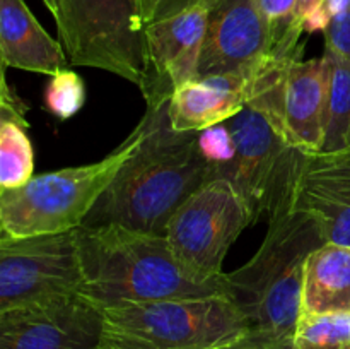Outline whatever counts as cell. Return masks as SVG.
<instances>
[{"instance_id":"cell-1","label":"cell","mask_w":350,"mask_h":349,"mask_svg":"<svg viewBox=\"0 0 350 349\" xmlns=\"http://www.w3.org/2000/svg\"><path fill=\"white\" fill-rule=\"evenodd\" d=\"M167 106L170 101L146 109L142 140L82 226L122 224L164 235L174 212L214 180L198 142L200 132L174 130Z\"/></svg>"},{"instance_id":"cell-2","label":"cell","mask_w":350,"mask_h":349,"mask_svg":"<svg viewBox=\"0 0 350 349\" xmlns=\"http://www.w3.org/2000/svg\"><path fill=\"white\" fill-rule=\"evenodd\" d=\"M79 246L84 270L81 294L101 308L173 298L228 296L226 274L217 279L195 276L159 233L122 224L82 226Z\"/></svg>"},{"instance_id":"cell-3","label":"cell","mask_w":350,"mask_h":349,"mask_svg":"<svg viewBox=\"0 0 350 349\" xmlns=\"http://www.w3.org/2000/svg\"><path fill=\"white\" fill-rule=\"evenodd\" d=\"M267 221L269 229L258 252L238 270L226 272V287L250 331L293 344L303 310L306 260L327 238L320 224L296 207L294 197L282 202Z\"/></svg>"},{"instance_id":"cell-4","label":"cell","mask_w":350,"mask_h":349,"mask_svg":"<svg viewBox=\"0 0 350 349\" xmlns=\"http://www.w3.org/2000/svg\"><path fill=\"white\" fill-rule=\"evenodd\" d=\"M294 60L275 58L258 94L228 120L236 153L224 178L243 195L253 222L269 218L296 192L303 151L291 140L282 105L287 68Z\"/></svg>"},{"instance_id":"cell-5","label":"cell","mask_w":350,"mask_h":349,"mask_svg":"<svg viewBox=\"0 0 350 349\" xmlns=\"http://www.w3.org/2000/svg\"><path fill=\"white\" fill-rule=\"evenodd\" d=\"M142 135L140 122L101 161L36 174L23 187L0 190V235L27 238L81 228Z\"/></svg>"},{"instance_id":"cell-6","label":"cell","mask_w":350,"mask_h":349,"mask_svg":"<svg viewBox=\"0 0 350 349\" xmlns=\"http://www.w3.org/2000/svg\"><path fill=\"white\" fill-rule=\"evenodd\" d=\"M101 349H217L250 332L228 296L103 307Z\"/></svg>"},{"instance_id":"cell-7","label":"cell","mask_w":350,"mask_h":349,"mask_svg":"<svg viewBox=\"0 0 350 349\" xmlns=\"http://www.w3.org/2000/svg\"><path fill=\"white\" fill-rule=\"evenodd\" d=\"M60 43L70 65L101 68L142 91L147 84L146 26L139 0H57Z\"/></svg>"},{"instance_id":"cell-8","label":"cell","mask_w":350,"mask_h":349,"mask_svg":"<svg viewBox=\"0 0 350 349\" xmlns=\"http://www.w3.org/2000/svg\"><path fill=\"white\" fill-rule=\"evenodd\" d=\"M253 214L238 188L226 178H214L198 188L173 214L164 236L176 259L195 276L217 279L232 243Z\"/></svg>"},{"instance_id":"cell-9","label":"cell","mask_w":350,"mask_h":349,"mask_svg":"<svg viewBox=\"0 0 350 349\" xmlns=\"http://www.w3.org/2000/svg\"><path fill=\"white\" fill-rule=\"evenodd\" d=\"M82 284L79 229L27 238L0 235V311L81 293Z\"/></svg>"},{"instance_id":"cell-10","label":"cell","mask_w":350,"mask_h":349,"mask_svg":"<svg viewBox=\"0 0 350 349\" xmlns=\"http://www.w3.org/2000/svg\"><path fill=\"white\" fill-rule=\"evenodd\" d=\"M103 310L64 294L0 311V349H101Z\"/></svg>"},{"instance_id":"cell-11","label":"cell","mask_w":350,"mask_h":349,"mask_svg":"<svg viewBox=\"0 0 350 349\" xmlns=\"http://www.w3.org/2000/svg\"><path fill=\"white\" fill-rule=\"evenodd\" d=\"M207 19L202 2L146 27L147 84L140 92L147 108L167 103L181 84L200 75Z\"/></svg>"},{"instance_id":"cell-12","label":"cell","mask_w":350,"mask_h":349,"mask_svg":"<svg viewBox=\"0 0 350 349\" xmlns=\"http://www.w3.org/2000/svg\"><path fill=\"white\" fill-rule=\"evenodd\" d=\"M273 60L269 55L243 70L198 75L181 84L167 106L171 127L178 132H200L231 120L258 94Z\"/></svg>"},{"instance_id":"cell-13","label":"cell","mask_w":350,"mask_h":349,"mask_svg":"<svg viewBox=\"0 0 350 349\" xmlns=\"http://www.w3.org/2000/svg\"><path fill=\"white\" fill-rule=\"evenodd\" d=\"M208 10L200 75L248 68L269 57V34L256 0H204Z\"/></svg>"},{"instance_id":"cell-14","label":"cell","mask_w":350,"mask_h":349,"mask_svg":"<svg viewBox=\"0 0 350 349\" xmlns=\"http://www.w3.org/2000/svg\"><path fill=\"white\" fill-rule=\"evenodd\" d=\"M294 204L320 224L327 242L350 245V151L301 153Z\"/></svg>"},{"instance_id":"cell-15","label":"cell","mask_w":350,"mask_h":349,"mask_svg":"<svg viewBox=\"0 0 350 349\" xmlns=\"http://www.w3.org/2000/svg\"><path fill=\"white\" fill-rule=\"evenodd\" d=\"M332 88V58L291 62L284 82V120L291 140L299 151L320 153L323 147Z\"/></svg>"},{"instance_id":"cell-16","label":"cell","mask_w":350,"mask_h":349,"mask_svg":"<svg viewBox=\"0 0 350 349\" xmlns=\"http://www.w3.org/2000/svg\"><path fill=\"white\" fill-rule=\"evenodd\" d=\"M0 62L3 68L50 77L70 65L64 44L46 33L24 0H0Z\"/></svg>"},{"instance_id":"cell-17","label":"cell","mask_w":350,"mask_h":349,"mask_svg":"<svg viewBox=\"0 0 350 349\" xmlns=\"http://www.w3.org/2000/svg\"><path fill=\"white\" fill-rule=\"evenodd\" d=\"M303 311L350 313V245L327 242L308 257Z\"/></svg>"},{"instance_id":"cell-18","label":"cell","mask_w":350,"mask_h":349,"mask_svg":"<svg viewBox=\"0 0 350 349\" xmlns=\"http://www.w3.org/2000/svg\"><path fill=\"white\" fill-rule=\"evenodd\" d=\"M27 129L26 122L0 118V190L19 188L34 177V151Z\"/></svg>"},{"instance_id":"cell-19","label":"cell","mask_w":350,"mask_h":349,"mask_svg":"<svg viewBox=\"0 0 350 349\" xmlns=\"http://www.w3.org/2000/svg\"><path fill=\"white\" fill-rule=\"evenodd\" d=\"M269 34V55L277 60L303 57L304 29L297 21V0H256Z\"/></svg>"},{"instance_id":"cell-20","label":"cell","mask_w":350,"mask_h":349,"mask_svg":"<svg viewBox=\"0 0 350 349\" xmlns=\"http://www.w3.org/2000/svg\"><path fill=\"white\" fill-rule=\"evenodd\" d=\"M328 55L332 58V88L327 129L320 153L335 154L350 151V62Z\"/></svg>"},{"instance_id":"cell-21","label":"cell","mask_w":350,"mask_h":349,"mask_svg":"<svg viewBox=\"0 0 350 349\" xmlns=\"http://www.w3.org/2000/svg\"><path fill=\"white\" fill-rule=\"evenodd\" d=\"M293 349H350V313H310L301 310Z\"/></svg>"},{"instance_id":"cell-22","label":"cell","mask_w":350,"mask_h":349,"mask_svg":"<svg viewBox=\"0 0 350 349\" xmlns=\"http://www.w3.org/2000/svg\"><path fill=\"white\" fill-rule=\"evenodd\" d=\"M44 108L58 120H68L84 106L85 86L77 72L65 68L51 75L44 88Z\"/></svg>"},{"instance_id":"cell-23","label":"cell","mask_w":350,"mask_h":349,"mask_svg":"<svg viewBox=\"0 0 350 349\" xmlns=\"http://www.w3.org/2000/svg\"><path fill=\"white\" fill-rule=\"evenodd\" d=\"M314 31L325 36V51L350 62V0H325Z\"/></svg>"},{"instance_id":"cell-24","label":"cell","mask_w":350,"mask_h":349,"mask_svg":"<svg viewBox=\"0 0 350 349\" xmlns=\"http://www.w3.org/2000/svg\"><path fill=\"white\" fill-rule=\"evenodd\" d=\"M198 142H200V149L204 156L207 157L211 166L214 168L215 178H224L236 153L234 139H232L228 122L217 123V125L200 130Z\"/></svg>"},{"instance_id":"cell-25","label":"cell","mask_w":350,"mask_h":349,"mask_svg":"<svg viewBox=\"0 0 350 349\" xmlns=\"http://www.w3.org/2000/svg\"><path fill=\"white\" fill-rule=\"evenodd\" d=\"M202 2L204 0H139V9L144 26L147 27L154 23L178 16Z\"/></svg>"},{"instance_id":"cell-26","label":"cell","mask_w":350,"mask_h":349,"mask_svg":"<svg viewBox=\"0 0 350 349\" xmlns=\"http://www.w3.org/2000/svg\"><path fill=\"white\" fill-rule=\"evenodd\" d=\"M217 349H293V344L272 341V339L263 337V335L255 334V332L250 331L246 332L243 337H239L238 341L231 342V344H226Z\"/></svg>"},{"instance_id":"cell-27","label":"cell","mask_w":350,"mask_h":349,"mask_svg":"<svg viewBox=\"0 0 350 349\" xmlns=\"http://www.w3.org/2000/svg\"><path fill=\"white\" fill-rule=\"evenodd\" d=\"M323 3L325 0H297V21H299V24L303 26L304 33H313L314 31Z\"/></svg>"},{"instance_id":"cell-28","label":"cell","mask_w":350,"mask_h":349,"mask_svg":"<svg viewBox=\"0 0 350 349\" xmlns=\"http://www.w3.org/2000/svg\"><path fill=\"white\" fill-rule=\"evenodd\" d=\"M41 2L44 3V7H46L48 10H50L51 16L57 17V0H41Z\"/></svg>"}]
</instances>
